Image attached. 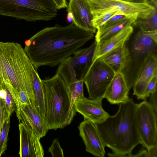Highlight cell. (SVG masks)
<instances>
[{
    "instance_id": "7",
    "label": "cell",
    "mask_w": 157,
    "mask_h": 157,
    "mask_svg": "<svg viewBox=\"0 0 157 157\" xmlns=\"http://www.w3.org/2000/svg\"><path fill=\"white\" fill-rule=\"evenodd\" d=\"M97 41L89 47L79 49L59 64L56 74L59 75L68 86L83 80L93 62Z\"/></svg>"
},
{
    "instance_id": "4",
    "label": "cell",
    "mask_w": 157,
    "mask_h": 157,
    "mask_svg": "<svg viewBox=\"0 0 157 157\" xmlns=\"http://www.w3.org/2000/svg\"><path fill=\"white\" fill-rule=\"evenodd\" d=\"M41 81L44 93V119L48 130L63 128L68 125L71 98L69 86L57 74Z\"/></svg>"
},
{
    "instance_id": "1",
    "label": "cell",
    "mask_w": 157,
    "mask_h": 157,
    "mask_svg": "<svg viewBox=\"0 0 157 157\" xmlns=\"http://www.w3.org/2000/svg\"><path fill=\"white\" fill-rule=\"evenodd\" d=\"M94 33L72 22L56 25L40 30L25 42V51L34 67H54L71 56L88 41Z\"/></svg>"
},
{
    "instance_id": "37",
    "label": "cell",
    "mask_w": 157,
    "mask_h": 157,
    "mask_svg": "<svg viewBox=\"0 0 157 157\" xmlns=\"http://www.w3.org/2000/svg\"><path fill=\"white\" fill-rule=\"evenodd\" d=\"M125 0V1H129L130 0Z\"/></svg>"
},
{
    "instance_id": "25",
    "label": "cell",
    "mask_w": 157,
    "mask_h": 157,
    "mask_svg": "<svg viewBox=\"0 0 157 157\" xmlns=\"http://www.w3.org/2000/svg\"><path fill=\"white\" fill-rule=\"evenodd\" d=\"M119 13H121L118 11H111L104 13L93 19L92 21L93 25L97 29L113 16Z\"/></svg>"
},
{
    "instance_id": "32",
    "label": "cell",
    "mask_w": 157,
    "mask_h": 157,
    "mask_svg": "<svg viewBox=\"0 0 157 157\" xmlns=\"http://www.w3.org/2000/svg\"><path fill=\"white\" fill-rule=\"evenodd\" d=\"M148 157H157V144L147 149Z\"/></svg>"
},
{
    "instance_id": "24",
    "label": "cell",
    "mask_w": 157,
    "mask_h": 157,
    "mask_svg": "<svg viewBox=\"0 0 157 157\" xmlns=\"http://www.w3.org/2000/svg\"><path fill=\"white\" fill-rule=\"evenodd\" d=\"M10 116L4 123L0 131V157L6 150L10 126Z\"/></svg>"
},
{
    "instance_id": "22",
    "label": "cell",
    "mask_w": 157,
    "mask_h": 157,
    "mask_svg": "<svg viewBox=\"0 0 157 157\" xmlns=\"http://www.w3.org/2000/svg\"><path fill=\"white\" fill-rule=\"evenodd\" d=\"M132 25L145 33L157 32V7H155L147 17L137 18Z\"/></svg>"
},
{
    "instance_id": "12",
    "label": "cell",
    "mask_w": 157,
    "mask_h": 157,
    "mask_svg": "<svg viewBox=\"0 0 157 157\" xmlns=\"http://www.w3.org/2000/svg\"><path fill=\"white\" fill-rule=\"evenodd\" d=\"M79 135L85 145L86 151L94 156L104 157L105 147L96 124L84 119L78 127Z\"/></svg>"
},
{
    "instance_id": "35",
    "label": "cell",
    "mask_w": 157,
    "mask_h": 157,
    "mask_svg": "<svg viewBox=\"0 0 157 157\" xmlns=\"http://www.w3.org/2000/svg\"><path fill=\"white\" fill-rule=\"evenodd\" d=\"M107 155L109 156L112 157H126L124 155L115 152H113V153H108Z\"/></svg>"
},
{
    "instance_id": "21",
    "label": "cell",
    "mask_w": 157,
    "mask_h": 157,
    "mask_svg": "<svg viewBox=\"0 0 157 157\" xmlns=\"http://www.w3.org/2000/svg\"><path fill=\"white\" fill-rule=\"evenodd\" d=\"M37 70L35 67L33 72V86L35 98V106L39 113L45 118V110L44 88Z\"/></svg>"
},
{
    "instance_id": "10",
    "label": "cell",
    "mask_w": 157,
    "mask_h": 157,
    "mask_svg": "<svg viewBox=\"0 0 157 157\" xmlns=\"http://www.w3.org/2000/svg\"><path fill=\"white\" fill-rule=\"evenodd\" d=\"M115 74L111 68L99 58L94 60L83 80L89 98L103 99L107 88Z\"/></svg>"
},
{
    "instance_id": "27",
    "label": "cell",
    "mask_w": 157,
    "mask_h": 157,
    "mask_svg": "<svg viewBox=\"0 0 157 157\" xmlns=\"http://www.w3.org/2000/svg\"><path fill=\"white\" fill-rule=\"evenodd\" d=\"M53 157H63V153L57 139H55L52 141L51 146L48 149Z\"/></svg>"
},
{
    "instance_id": "16",
    "label": "cell",
    "mask_w": 157,
    "mask_h": 157,
    "mask_svg": "<svg viewBox=\"0 0 157 157\" xmlns=\"http://www.w3.org/2000/svg\"><path fill=\"white\" fill-rule=\"evenodd\" d=\"M157 75V53H152L146 58L133 86V95L143 99L146 87L152 78Z\"/></svg>"
},
{
    "instance_id": "15",
    "label": "cell",
    "mask_w": 157,
    "mask_h": 157,
    "mask_svg": "<svg viewBox=\"0 0 157 157\" xmlns=\"http://www.w3.org/2000/svg\"><path fill=\"white\" fill-rule=\"evenodd\" d=\"M20 147L19 155L21 157H43L44 151L40 138L30 128L19 123Z\"/></svg>"
},
{
    "instance_id": "33",
    "label": "cell",
    "mask_w": 157,
    "mask_h": 157,
    "mask_svg": "<svg viewBox=\"0 0 157 157\" xmlns=\"http://www.w3.org/2000/svg\"><path fill=\"white\" fill-rule=\"evenodd\" d=\"M56 6L58 10L67 8L66 0H52Z\"/></svg>"
},
{
    "instance_id": "30",
    "label": "cell",
    "mask_w": 157,
    "mask_h": 157,
    "mask_svg": "<svg viewBox=\"0 0 157 157\" xmlns=\"http://www.w3.org/2000/svg\"><path fill=\"white\" fill-rule=\"evenodd\" d=\"M128 17H128L122 13H119L116 14L111 17L102 26L98 29L105 28Z\"/></svg>"
},
{
    "instance_id": "18",
    "label": "cell",
    "mask_w": 157,
    "mask_h": 157,
    "mask_svg": "<svg viewBox=\"0 0 157 157\" xmlns=\"http://www.w3.org/2000/svg\"><path fill=\"white\" fill-rule=\"evenodd\" d=\"M133 31V26L130 25L107 39L97 42L93 61L110 51L123 46Z\"/></svg>"
},
{
    "instance_id": "8",
    "label": "cell",
    "mask_w": 157,
    "mask_h": 157,
    "mask_svg": "<svg viewBox=\"0 0 157 157\" xmlns=\"http://www.w3.org/2000/svg\"><path fill=\"white\" fill-rule=\"evenodd\" d=\"M93 19L104 13L118 11L128 17L136 16L138 18L148 16L155 7L146 0H87Z\"/></svg>"
},
{
    "instance_id": "3",
    "label": "cell",
    "mask_w": 157,
    "mask_h": 157,
    "mask_svg": "<svg viewBox=\"0 0 157 157\" xmlns=\"http://www.w3.org/2000/svg\"><path fill=\"white\" fill-rule=\"evenodd\" d=\"M35 67L24 48L17 43L0 41V85L15 92L24 91L34 103Z\"/></svg>"
},
{
    "instance_id": "29",
    "label": "cell",
    "mask_w": 157,
    "mask_h": 157,
    "mask_svg": "<svg viewBox=\"0 0 157 157\" xmlns=\"http://www.w3.org/2000/svg\"><path fill=\"white\" fill-rule=\"evenodd\" d=\"M10 116L9 115L4 100L0 97V131L4 123Z\"/></svg>"
},
{
    "instance_id": "13",
    "label": "cell",
    "mask_w": 157,
    "mask_h": 157,
    "mask_svg": "<svg viewBox=\"0 0 157 157\" xmlns=\"http://www.w3.org/2000/svg\"><path fill=\"white\" fill-rule=\"evenodd\" d=\"M103 99H92L83 96L77 98L74 103L76 112L82 114L84 119L90 120L95 124L100 123L109 115L103 109Z\"/></svg>"
},
{
    "instance_id": "9",
    "label": "cell",
    "mask_w": 157,
    "mask_h": 157,
    "mask_svg": "<svg viewBox=\"0 0 157 157\" xmlns=\"http://www.w3.org/2000/svg\"><path fill=\"white\" fill-rule=\"evenodd\" d=\"M135 118L140 144L147 149L157 144V113L146 100L137 104Z\"/></svg>"
},
{
    "instance_id": "28",
    "label": "cell",
    "mask_w": 157,
    "mask_h": 157,
    "mask_svg": "<svg viewBox=\"0 0 157 157\" xmlns=\"http://www.w3.org/2000/svg\"><path fill=\"white\" fill-rule=\"evenodd\" d=\"M157 75H154L148 84L145 90L143 99L146 100L150 95L157 91Z\"/></svg>"
},
{
    "instance_id": "14",
    "label": "cell",
    "mask_w": 157,
    "mask_h": 157,
    "mask_svg": "<svg viewBox=\"0 0 157 157\" xmlns=\"http://www.w3.org/2000/svg\"><path fill=\"white\" fill-rule=\"evenodd\" d=\"M67 12L71 15L73 23L86 31L94 33L97 29L92 22L93 17L87 0H69Z\"/></svg>"
},
{
    "instance_id": "19",
    "label": "cell",
    "mask_w": 157,
    "mask_h": 157,
    "mask_svg": "<svg viewBox=\"0 0 157 157\" xmlns=\"http://www.w3.org/2000/svg\"><path fill=\"white\" fill-rule=\"evenodd\" d=\"M128 53V48L125 44L110 51L99 58L105 63L116 73L122 72Z\"/></svg>"
},
{
    "instance_id": "20",
    "label": "cell",
    "mask_w": 157,
    "mask_h": 157,
    "mask_svg": "<svg viewBox=\"0 0 157 157\" xmlns=\"http://www.w3.org/2000/svg\"><path fill=\"white\" fill-rule=\"evenodd\" d=\"M137 18V16H133L105 28L97 29L95 40L98 42L108 38L126 27L132 25Z\"/></svg>"
},
{
    "instance_id": "26",
    "label": "cell",
    "mask_w": 157,
    "mask_h": 157,
    "mask_svg": "<svg viewBox=\"0 0 157 157\" xmlns=\"http://www.w3.org/2000/svg\"><path fill=\"white\" fill-rule=\"evenodd\" d=\"M6 88V94L4 101L9 115L10 116L11 114L15 111L17 106L11 93Z\"/></svg>"
},
{
    "instance_id": "11",
    "label": "cell",
    "mask_w": 157,
    "mask_h": 157,
    "mask_svg": "<svg viewBox=\"0 0 157 157\" xmlns=\"http://www.w3.org/2000/svg\"><path fill=\"white\" fill-rule=\"evenodd\" d=\"M16 106L15 112L19 122L32 129L40 139L45 136L49 130L48 126L35 105L29 104Z\"/></svg>"
},
{
    "instance_id": "36",
    "label": "cell",
    "mask_w": 157,
    "mask_h": 157,
    "mask_svg": "<svg viewBox=\"0 0 157 157\" xmlns=\"http://www.w3.org/2000/svg\"><path fill=\"white\" fill-rule=\"evenodd\" d=\"M151 5L157 7V0H146Z\"/></svg>"
},
{
    "instance_id": "34",
    "label": "cell",
    "mask_w": 157,
    "mask_h": 157,
    "mask_svg": "<svg viewBox=\"0 0 157 157\" xmlns=\"http://www.w3.org/2000/svg\"><path fill=\"white\" fill-rule=\"evenodd\" d=\"M131 157H148V152L147 150L143 149L140 150L139 152L135 155H132Z\"/></svg>"
},
{
    "instance_id": "31",
    "label": "cell",
    "mask_w": 157,
    "mask_h": 157,
    "mask_svg": "<svg viewBox=\"0 0 157 157\" xmlns=\"http://www.w3.org/2000/svg\"><path fill=\"white\" fill-rule=\"evenodd\" d=\"M150 97L148 102L154 109L155 112L157 113V91L151 94Z\"/></svg>"
},
{
    "instance_id": "5",
    "label": "cell",
    "mask_w": 157,
    "mask_h": 157,
    "mask_svg": "<svg viewBox=\"0 0 157 157\" xmlns=\"http://www.w3.org/2000/svg\"><path fill=\"white\" fill-rule=\"evenodd\" d=\"M58 10L52 0H0V15L28 21L51 20Z\"/></svg>"
},
{
    "instance_id": "23",
    "label": "cell",
    "mask_w": 157,
    "mask_h": 157,
    "mask_svg": "<svg viewBox=\"0 0 157 157\" xmlns=\"http://www.w3.org/2000/svg\"><path fill=\"white\" fill-rule=\"evenodd\" d=\"M83 81L81 80L71 84L69 86L71 98L68 122V125L72 121L76 112L74 108V103L76 99L84 96Z\"/></svg>"
},
{
    "instance_id": "6",
    "label": "cell",
    "mask_w": 157,
    "mask_h": 157,
    "mask_svg": "<svg viewBox=\"0 0 157 157\" xmlns=\"http://www.w3.org/2000/svg\"><path fill=\"white\" fill-rule=\"evenodd\" d=\"M122 73L128 89L133 87L147 57L157 53V32L145 33L140 30L132 43Z\"/></svg>"
},
{
    "instance_id": "2",
    "label": "cell",
    "mask_w": 157,
    "mask_h": 157,
    "mask_svg": "<svg viewBox=\"0 0 157 157\" xmlns=\"http://www.w3.org/2000/svg\"><path fill=\"white\" fill-rule=\"evenodd\" d=\"M136 105L132 98H129L119 104L114 115L96 124L105 146L126 157H131L133 149L140 144L135 121Z\"/></svg>"
},
{
    "instance_id": "17",
    "label": "cell",
    "mask_w": 157,
    "mask_h": 157,
    "mask_svg": "<svg viewBox=\"0 0 157 157\" xmlns=\"http://www.w3.org/2000/svg\"><path fill=\"white\" fill-rule=\"evenodd\" d=\"M129 89L122 72L116 73L107 87L104 98L112 104H119L129 99Z\"/></svg>"
}]
</instances>
